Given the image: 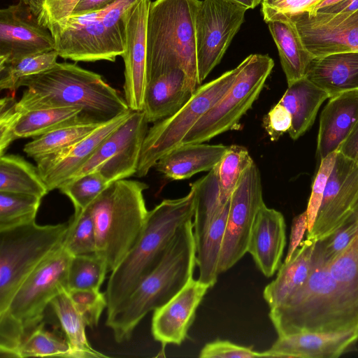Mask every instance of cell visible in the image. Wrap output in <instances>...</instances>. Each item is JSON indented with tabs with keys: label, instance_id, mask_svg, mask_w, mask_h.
I'll return each mask as SVG.
<instances>
[{
	"label": "cell",
	"instance_id": "49",
	"mask_svg": "<svg viewBox=\"0 0 358 358\" xmlns=\"http://www.w3.org/2000/svg\"><path fill=\"white\" fill-rule=\"evenodd\" d=\"M200 358H254L267 357L264 352L254 351L250 347L233 343L229 341L217 340L206 343L200 351Z\"/></svg>",
	"mask_w": 358,
	"mask_h": 358
},
{
	"label": "cell",
	"instance_id": "31",
	"mask_svg": "<svg viewBox=\"0 0 358 358\" xmlns=\"http://www.w3.org/2000/svg\"><path fill=\"white\" fill-rule=\"evenodd\" d=\"M50 305L65 334L72 358L107 357L90 344L85 334L87 325L69 296L66 289L55 296Z\"/></svg>",
	"mask_w": 358,
	"mask_h": 358
},
{
	"label": "cell",
	"instance_id": "58",
	"mask_svg": "<svg viewBox=\"0 0 358 358\" xmlns=\"http://www.w3.org/2000/svg\"><path fill=\"white\" fill-rule=\"evenodd\" d=\"M343 0H322L319 3H317L314 8L313 10L311 13H308L309 14H313L318 9L330 6L334 4L338 3Z\"/></svg>",
	"mask_w": 358,
	"mask_h": 358
},
{
	"label": "cell",
	"instance_id": "18",
	"mask_svg": "<svg viewBox=\"0 0 358 358\" xmlns=\"http://www.w3.org/2000/svg\"><path fill=\"white\" fill-rule=\"evenodd\" d=\"M150 0L138 2L131 10L126 27L124 99L130 110L143 108L147 79V18Z\"/></svg>",
	"mask_w": 358,
	"mask_h": 358
},
{
	"label": "cell",
	"instance_id": "26",
	"mask_svg": "<svg viewBox=\"0 0 358 358\" xmlns=\"http://www.w3.org/2000/svg\"><path fill=\"white\" fill-rule=\"evenodd\" d=\"M228 147L223 144L203 143L182 144L162 157L155 166L168 178H189L196 173L212 170Z\"/></svg>",
	"mask_w": 358,
	"mask_h": 358
},
{
	"label": "cell",
	"instance_id": "4",
	"mask_svg": "<svg viewBox=\"0 0 358 358\" xmlns=\"http://www.w3.org/2000/svg\"><path fill=\"white\" fill-rule=\"evenodd\" d=\"M194 215V192L164 199L148 211L144 227L134 245L111 272L105 295L107 316L111 315L151 273L165 256L179 229Z\"/></svg>",
	"mask_w": 358,
	"mask_h": 358
},
{
	"label": "cell",
	"instance_id": "2",
	"mask_svg": "<svg viewBox=\"0 0 358 358\" xmlns=\"http://www.w3.org/2000/svg\"><path fill=\"white\" fill-rule=\"evenodd\" d=\"M308 280L269 317L278 335L305 332H342L358 328V306L339 287L320 255Z\"/></svg>",
	"mask_w": 358,
	"mask_h": 358
},
{
	"label": "cell",
	"instance_id": "33",
	"mask_svg": "<svg viewBox=\"0 0 358 358\" xmlns=\"http://www.w3.org/2000/svg\"><path fill=\"white\" fill-rule=\"evenodd\" d=\"M88 122L76 108H45L22 113L15 129V139L38 137L58 128Z\"/></svg>",
	"mask_w": 358,
	"mask_h": 358
},
{
	"label": "cell",
	"instance_id": "25",
	"mask_svg": "<svg viewBox=\"0 0 358 358\" xmlns=\"http://www.w3.org/2000/svg\"><path fill=\"white\" fill-rule=\"evenodd\" d=\"M306 78L325 91L329 98L358 90V51L314 57L308 66Z\"/></svg>",
	"mask_w": 358,
	"mask_h": 358
},
{
	"label": "cell",
	"instance_id": "17",
	"mask_svg": "<svg viewBox=\"0 0 358 358\" xmlns=\"http://www.w3.org/2000/svg\"><path fill=\"white\" fill-rule=\"evenodd\" d=\"M287 17L314 57L358 51V10L344 16L322 17L304 12Z\"/></svg>",
	"mask_w": 358,
	"mask_h": 358
},
{
	"label": "cell",
	"instance_id": "19",
	"mask_svg": "<svg viewBox=\"0 0 358 358\" xmlns=\"http://www.w3.org/2000/svg\"><path fill=\"white\" fill-rule=\"evenodd\" d=\"M129 110L101 124L73 145L35 160L38 172L49 191L58 189L90 159L100 144L132 113Z\"/></svg>",
	"mask_w": 358,
	"mask_h": 358
},
{
	"label": "cell",
	"instance_id": "8",
	"mask_svg": "<svg viewBox=\"0 0 358 358\" xmlns=\"http://www.w3.org/2000/svg\"><path fill=\"white\" fill-rule=\"evenodd\" d=\"M142 0H117L96 13L71 16L50 31L59 57L75 62H114L125 49L129 13Z\"/></svg>",
	"mask_w": 358,
	"mask_h": 358
},
{
	"label": "cell",
	"instance_id": "39",
	"mask_svg": "<svg viewBox=\"0 0 358 358\" xmlns=\"http://www.w3.org/2000/svg\"><path fill=\"white\" fill-rule=\"evenodd\" d=\"M106 259L97 253L73 256L67 275V290L99 289L108 272Z\"/></svg>",
	"mask_w": 358,
	"mask_h": 358
},
{
	"label": "cell",
	"instance_id": "50",
	"mask_svg": "<svg viewBox=\"0 0 358 358\" xmlns=\"http://www.w3.org/2000/svg\"><path fill=\"white\" fill-rule=\"evenodd\" d=\"M80 0H44L38 16L41 23L50 31L69 18Z\"/></svg>",
	"mask_w": 358,
	"mask_h": 358
},
{
	"label": "cell",
	"instance_id": "16",
	"mask_svg": "<svg viewBox=\"0 0 358 358\" xmlns=\"http://www.w3.org/2000/svg\"><path fill=\"white\" fill-rule=\"evenodd\" d=\"M55 50V40L22 0L0 10V62Z\"/></svg>",
	"mask_w": 358,
	"mask_h": 358
},
{
	"label": "cell",
	"instance_id": "57",
	"mask_svg": "<svg viewBox=\"0 0 358 358\" xmlns=\"http://www.w3.org/2000/svg\"><path fill=\"white\" fill-rule=\"evenodd\" d=\"M245 9H252L257 7L262 0H229Z\"/></svg>",
	"mask_w": 358,
	"mask_h": 358
},
{
	"label": "cell",
	"instance_id": "29",
	"mask_svg": "<svg viewBox=\"0 0 358 358\" xmlns=\"http://www.w3.org/2000/svg\"><path fill=\"white\" fill-rule=\"evenodd\" d=\"M327 99L328 94L306 77L288 85L279 103L292 116L289 134L293 140L298 139L311 127L320 107Z\"/></svg>",
	"mask_w": 358,
	"mask_h": 358
},
{
	"label": "cell",
	"instance_id": "13",
	"mask_svg": "<svg viewBox=\"0 0 358 358\" xmlns=\"http://www.w3.org/2000/svg\"><path fill=\"white\" fill-rule=\"evenodd\" d=\"M148 124L143 110L133 111L69 180L98 171L110 184L136 174Z\"/></svg>",
	"mask_w": 358,
	"mask_h": 358
},
{
	"label": "cell",
	"instance_id": "54",
	"mask_svg": "<svg viewBox=\"0 0 358 358\" xmlns=\"http://www.w3.org/2000/svg\"><path fill=\"white\" fill-rule=\"evenodd\" d=\"M117 0H80L71 16H80L96 13L109 7Z\"/></svg>",
	"mask_w": 358,
	"mask_h": 358
},
{
	"label": "cell",
	"instance_id": "7",
	"mask_svg": "<svg viewBox=\"0 0 358 358\" xmlns=\"http://www.w3.org/2000/svg\"><path fill=\"white\" fill-rule=\"evenodd\" d=\"M72 256L62 244L20 285L0 313V354L10 357L20 343L42 322L52 299L67 290Z\"/></svg>",
	"mask_w": 358,
	"mask_h": 358
},
{
	"label": "cell",
	"instance_id": "11",
	"mask_svg": "<svg viewBox=\"0 0 358 358\" xmlns=\"http://www.w3.org/2000/svg\"><path fill=\"white\" fill-rule=\"evenodd\" d=\"M226 94L192 128L182 144L200 143L234 129L260 94L274 66L267 55L252 54L241 63Z\"/></svg>",
	"mask_w": 358,
	"mask_h": 358
},
{
	"label": "cell",
	"instance_id": "14",
	"mask_svg": "<svg viewBox=\"0 0 358 358\" xmlns=\"http://www.w3.org/2000/svg\"><path fill=\"white\" fill-rule=\"evenodd\" d=\"M265 204L260 172L252 163L242 175L230 199L218 273H224L246 252L256 216Z\"/></svg>",
	"mask_w": 358,
	"mask_h": 358
},
{
	"label": "cell",
	"instance_id": "52",
	"mask_svg": "<svg viewBox=\"0 0 358 358\" xmlns=\"http://www.w3.org/2000/svg\"><path fill=\"white\" fill-rule=\"evenodd\" d=\"M308 229L306 211L294 217L291 227L289 243L285 262H288L300 245L306 231Z\"/></svg>",
	"mask_w": 358,
	"mask_h": 358
},
{
	"label": "cell",
	"instance_id": "1",
	"mask_svg": "<svg viewBox=\"0 0 358 358\" xmlns=\"http://www.w3.org/2000/svg\"><path fill=\"white\" fill-rule=\"evenodd\" d=\"M26 87L17 108L22 113L45 108H76L90 123L103 124L129 110L121 94L102 76L76 64L57 63L23 78Z\"/></svg>",
	"mask_w": 358,
	"mask_h": 358
},
{
	"label": "cell",
	"instance_id": "45",
	"mask_svg": "<svg viewBox=\"0 0 358 358\" xmlns=\"http://www.w3.org/2000/svg\"><path fill=\"white\" fill-rule=\"evenodd\" d=\"M66 291L87 327L91 329L96 327L103 310L108 307L105 292L102 293L99 289Z\"/></svg>",
	"mask_w": 358,
	"mask_h": 358
},
{
	"label": "cell",
	"instance_id": "55",
	"mask_svg": "<svg viewBox=\"0 0 358 358\" xmlns=\"http://www.w3.org/2000/svg\"><path fill=\"white\" fill-rule=\"evenodd\" d=\"M338 151L358 164V121Z\"/></svg>",
	"mask_w": 358,
	"mask_h": 358
},
{
	"label": "cell",
	"instance_id": "27",
	"mask_svg": "<svg viewBox=\"0 0 358 358\" xmlns=\"http://www.w3.org/2000/svg\"><path fill=\"white\" fill-rule=\"evenodd\" d=\"M315 243L308 238L301 242L291 259L280 266L275 279L265 287L263 296L270 309L281 304L308 280L315 266Z\"/></svg>",
	"mask_w": 358,
	"mask_h": 358
},
{
	"label": "cell",
	"instance_id": "37",
	"mask_svg": "<svg viewBox=\"0 0 358 358\" xmlns=\"http://www.w3.org/2000/svg\"><path fill=\"white\" fill-rule=\"evenodd\" d=\"M252 163L254 161L246 148L238 145H229L220 161L213 168L222 203L231 199L242 175Z\"/></svg>",
	"mask_w": 358,
	"mask_h": 358
},
{
	"label": "cell",
	"instance_id": "42",
	"mask_svg": "<svg viewBox=\"0 0 358 358\" xmlns=\"http://www.w3.org/2000/svg\"><path fill=\"white\" fill-rule=\"evenodd\" d=\"M328 266L339 287L358 306V234Z\"/></svg>",
	"mask_w": 358,
	"mask_h": 358
},
{
	"label": "cell",
	"instance_id": "22",
	"mask_svg": "<svg viewBox=\"0 0 358 358\" xmlns=\"http://www.w3.org/2000/svg\"><path fill=\"white\" fill-rule=\"evenodd\" d=\"M286 244V225L282 214L264 204L254 222L248 245L249 252L259 271L273 275L281 266Z\"/></svg>",
	"mask_w": 358,
	"mask_h": 358
},
{
	"label": "cell",
	"instance_id": "38",
	"mask_svg": "<svg viewBox=\"0 0 358 358\" xmlns=\"http://www.w3.org/2000/svg\"><path fill=\"white\" fill-rule=\"evenodd\" d=\"M59 357L72 358L67 340L45 329V324H38L11 355L10 357Z\"/></svg>",
	"mask_w": 358,
	"mask_h": 358
},
{
	"label": "cell",
	"instance_id": "20",
	"mask_svg": "<svg viewBox=\"0 0 358 358\" xmlns=\"http://www.w3.org/2000/svg\"><path fill=\"white\" fill-rule=\"evenodd\" d=\"M210 287L192 278L171 299L155 309L151 331L162 346L180 345L187 338L196 311Z\"/></svg>",
	"mask_w": 358,
	"mask_h": 358
},
{
	"label": "cell",
	"instance_id": "51",
	"mask_svg": "<svg viewBox=\"0 0 358 358\" xmlns=\"http://www.w3.org/2000/svg\"><path fill=\"white\" fill-rule=\"evenodd\" d=\"M292 126V116L287 108L279 102L273 106L263 118V127L273 141L285 133L289 132Z\"/></svg>",
	"mask_w": 358,
	"mask_h": 358
},
{
	"label": "cell",
	"instance_id": "48",
	"mask_svg": "<svg viewBox=\"0 0 358 358\" xmlns=\"http://www.w3.org/2000/svg\"><path fill=\"white\" fill-rule=\"evenodd\" d=\"M322 0H262V15L267 23L279 16L311 13Z\"/></svg>",
	"mask_w": 358,
	"mask_h": 358
},
{
	"label": "cell",
	"instance_id": "34",
	"mask_svg": "<svg viewBox=\"0 0 358 358\" xmlns=\"http://www.w3.org/2000/svg\"><path fill=\"white\" fill-rule=\"evenodd\" d=\"M194 192V234L195 242L206 231L219 210L227 203L220 199V189L214 169L190 185Z\"/></svg>",
	"mask_w": 358,
	"mask_h": 358
},
{
	"label": "cell",
	"instance_id": "15",
	"mask_svg": "<svg viewBox=\"0 0 358 358\" xmlns=\"http://www.w3.org/2000/svg\"><path fill=\"white\" fill-rule=\"evenodd\" d=\"M358 194V164L337 151L314 225L306 238L323 239L338 229L350 215Z\"/></svg>",
	"mask_w": 358,
	"mask_h": 358
},
{
	"label": "cell",
	"instance_id": "3",
	"mask_svg": "<svg viewBox=\"0 0 358 358\" xmlns=\"http://www.w3.org/2000/svg\"><path fill=\"white\" fill-rule=\"evenodd\" d=\"M195 264L196 242L192 220L179 229L159 265L107 316L106 324L113 330L116 342L129 340L149 312L178 293L193 278Z\"/></svg>",
	"mask_w": 358,
	"mask_h": 358
},
{
	"label": "cell",
	"instance_id": "36",
	"mask_svg": "<svg viewBox=\"0 0 358 358\" xmlns=\"http://www.w3.org/2000/svg\"><path fill=\"white\" fill-rule=\"evenodd\" d=\"M55 50L0 62V89L14 93L24 78L45 71L57 62Z\"/></svg>",
	"mask_w": 358,
	"mask_h": 358
},
{
	"label": "cell",
	"instance_id": "40",
	"mask_svg": "<svg viewBox=\"0 0 358 358\" xmlns=\"http://www.w3.org/2000/svg\"><path fill=\"white\" fill-rule=\"evenodd\" d=\"M62 246L72 257L96 253L94 224L88 208L75 210L67 222Z\"/></svg>",
	"mask_w": 358,
	"mask_h": 358
},
{
	"label": "cell",
	"instance_id": "10",
	"mask_svg": "<svg viewBox=\"0 0 358 358\" xmlns=\"http://www.w3.org/2000/svg\"><path fill=\"white\" fill-rule=\"evenodd\" d=\"M241 68L240 64L218 78L199 85L187 103L173 115L148 129L136 175L145 176L158 160L181 145L196 122L226 94Z\"/></svg>",
	"mask_w": 358,
	"mask_h": 358
},
{
	"label": "cell",
	"instance_id": "30",
	"mask_svg": "<svg viewBox=\"0 0 358 358\" xmlns=\"http://www.w3.org/2000/svg\"><path fill=\"white\" fill-rule=\"evenodd\" d=\"M230 199L219 210L206 231L196 242V264L199 266V280L213 287L219 275L218 267Z\"/></svg>",
	"mask_w": 358,
	"mask_h": 358
},
{
	"label": "cell",
	"instance_id": "41",
	"mask_svg": "<svg viewBox=\"0 0 358 358\" xmlns=\"http://www.w3.org/2000/svg\"><path fill=\"white\" fill-rule=\"evenodd\" d=\"M41 201L31 194L0 192V230L35 221Z\"/></svg>",
	"mask_w": 358,
	"mask_h": 358
},
{
	"label": "cell",
	"instance_id": "32",
	"mask_svg": "<svg viewBox=\"0 0 358 358\" xmlns=\"http://www.w3.org/2000/svg\"><path fill=\"white\" fill-rule=\"evenodd\" d=\"M0 192L26 194L40 198L50 191L37 166L15 155L0 157Z\"/></svg>",
	"mask_w": 358,
	"mask_h": 358
},
{
	"label": "cell",
	"instance_id": "23",
	"mask_svg": "<svg viewBox=\"0 0 358 358\" xmlns=\"http://www.w3.org/2000/svg\"><path fill=\"white\" fill-rule=\"evenodd\" d=\"M197 87L180 67L148 81L143 108L148 123H155L175 114Z\"/></svg>",
	"mask_w": 358,
	"mask_h": 358
},
{
	"label": "cell",
	"instance_id": "12",
	"mask_svg": "<svg viewBox=\"0 0 358 358\" xmlns=\"http://www.w3.org/2000/svg\"><path fill=\"white\" fill-rule=\"evenodd\" d=\"M247 9L229 0L200 1L195 16L199 85L220 62Z\"/></svg>",
	"mask_w": 358,
	"mask_h": 358
},
{
	"label": "cell",
	"instance_id": "44",
	"mask_svg": "<svg viewBox=\"0 0 358 358\" xmlns=\"http://www.w3.org/2000/svg\"><path fill=\"white\" fill-rule=\"evenodd\" d=\"M358 234V210L351 212L343 224L329 236L317 241L315 250L329 265Z\"/></svg>",
	"mask_w": 358,
	"mask_h": 358
},
{
	"label": "cell",
	"instance_id": "21",
	"mask_svg": "<svg viewBox=\"0 0 358 358\" xmlns=\"http://www.w3.org/2000/svg\"><path fill=\"white\" fill-rule=\"evenodd\" d=\"M358 341V328L342 332H305L278 336L267 357L336 358Z\"/></svg>",
	"mask_w": 358,
	"mask_h": 358
},
{
	"label": "cell",
	"instance_id": "28",
	"mask_svg": "<svg viewBox=\"0 0 358 358\" xmlns=\"http://www.w3.org/2000/svg\"><path fill=\"white\" fill-rule=\"evenodd\" d=\"M277 46L287 85L306 77L314 57L304 45L296 25L286 16L267 22Z\"/></svg>",
	"mask_w": 358,
	"mask_h": 358
},
{
	"label": "cell",
	"instance_id": "43",
	"mask_svg": "<svg viewBox=\"0 0 358 358\" xmlns=\"http://www.w3.org/2000/svg\"><path fill=\"white\" fill-rule=\"evenodd\" d=\"M109 185L103 176L96 171L66 180L58 189L69 198L75 210H79L88 208Z\"/></svg>",
	"mask_w": 358,
	"mask_h": 358
},
{
	"label": "cell",
	"instance_id": "56",
	"mask_svg": "<svg viewBox=\"0 0 358 358\" xmlns=\"http://www.w3.org/2000/svg\"><path fill=\"white\" fill-rule=\"evenodd\" d=\"M27 4L34 13L38 16L41 13L43 5L44 0H22Z\"/></svg>",
	"mask_w": 358,
	"mask_h": 358
},
{
	"label": "cell",
	"instance_id": "24",
	"mask_svg": "<svg viewBox=\"0 0 358 358\" xmlns=\"http://www.w3.org/2000/svg\"><path fill=\"white\" fill-rule=\"evenodd\" d=\"M329 99L320 117L317 152L320 159L338 151L358 121V90Z\"/></svg>",
	"mask_w": 358,
	"mask_h": 358
},
{
	"label": "cell",
	"instance_id": "47",
	"mask_svg": "<svg viewBox=\"0 0 358 358\" xmlns=\"http://www.w3.org/2000/svg\"><path fill=\"white\" fill-rule=\"evenodd\" d=\"M17 103L13 94L6 96L0 101V156L5 155L8 147L16 140L15 129L22 115Z\"/></svg>",
	"mask_w": 358,
	"mask_h": 358
},
{
	"label": "cell",
	"instance_id": "6",
	"mask_svg": "<svg viewBox=\"0 0 358 358\" xmlns=\"http://www.w3.org/2000/svg\"><path fill=\"white\" fill-rule=\"evenodd\" d=\"M141 182L122 179L110 183L90 204L96 253L113 271L137 241L148 211Z\"/></svg>",
	"mask_w": 358,
	"mask_h": 358
},
{
	"label": "cell",
	"instance_id": "5",
	"mask_svg": "<svg viewBox=\"0 0 358 358\" xmlns=\"http://www.w3.org/2000/svg\"><path fill=\"white\" fill-rule=\"evenodd\" d=\"M199 0H155L147 18V79L182 68L197 85L195 16Z\"/></svg>",
	"mask_w": 358,
	"mask_h": 358
},
{
	"label": "cell",
	"instance_id": "35",
	"mask_svg": "<svg viewBox=\"0 0 358 358\" xmlns=\"http://www.w3.org/2000/svg\"><path fill=\"white\" fill-rule=\"evenodd\" d=\"M101 124L80 123L64 126L36 137L24 146L23 150L27 156L36 159L73 145Z\"/></svg>",
	"mask_w": 358,
	"mask_h": 358
},
{
	"label": "cell",
	"instance_id": "9",
	"mask_svg": "<svg viewBox=\"0 0 358 358\" xmlns=\"http://www.w3.org/2000/svg\"><path fill=\"white\" fill-rule=\"evenodd\" d=\"M67 222L0 230V313L22 282L63 242Z\"/></svg>",
	"mask_w": 358,
	"mask_h": 358
},
{
	"label": "cell",
	"instance_id": "46",
	"mask_svg": "<svg viewBox=\"0 0 358 358\" xmlns=\"http://www.w3.org/2000/svg\"><path fill=\"white\" fill-rule=\"evenodd\" d=\"M337 151L334 152L321 159L320 165L315 178L310 199L308 202L306 213L308 218L307 233L314 225L318 210L320 208L327 180L334 167Z\"/></svg>",
	"mask_w": 358,
	"mask_h": 358
},
{
	"label": "cell",
	"instance_id": "53",
	"mask_svg": "<svg viewBox=\"0 0 358 358\" xmlns=\"http://www.w3.org/2000/svg\"><path fill=\"white\" fill-rule=\"evenodd\" d=\"M358 10V0H343L338 3L316 10L312 15L322 17L344 16Z\"/></svg>",
	"mask_w": 358,
	"mask_h": 358
}]
</instances>
